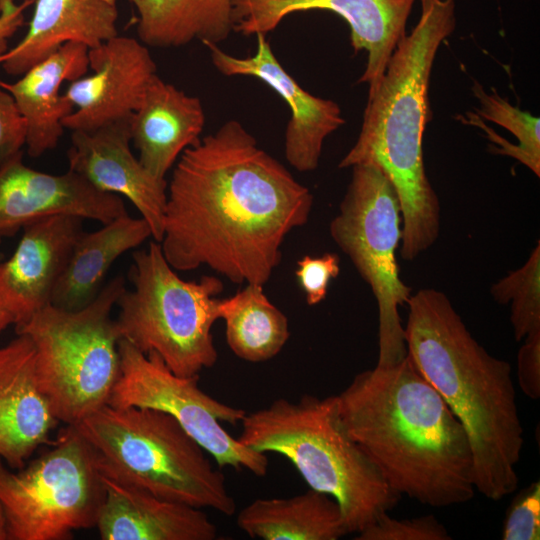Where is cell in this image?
<instances>
[{
    "label": "cell",
    "instance_id": "ac0fdd59",
    "mask_svg": "<svg viewBox=\"0 0 540 540\" xmlns=\"http://www.w3.org/2000/svg\"><path fill=\"white\" fill-rule=\"evenodd\" d=\"M58 422L38 383L34 344L17 334L0 347V458L22 468Z\"/></svg>",
    "mask_w": 540,
    "mask_h": 540
},
{
    "label": "cell",
    "instance_id": "83f0119b",
    "mask_svg": "<svg viewBox=\"0 0 540 540\" xmlns=\"http://www.w3.org/2000/svg\"><path fill=\"white\" fill-rule=\"evenodd\" d=\"M491 296L498 304L510 306V322L516 341L540 330V243L526 262L494 283Z\"/></svg>",
    "mask_w": 540,
    "mask_h": 540
},
{
    "label": "cell",
    "instance_id": "7402d4cb",
    "mask_svg": "<svg viewBox=\"0 0 540 540\" xmlns=\"http://www.w3.org/2000/svg\"><path fill=\"white\" fill-rule=\"evenodd\" d=\"M89 48L68 42L47 56L14 83H0L14 98L26 122L27 153L38 158L53 150L63 135V120L74 110L60 88L88 72Z\"/></svg>",
    "mask_w": 540,
    "mask_h": 540
},
{
    "label": "cell",
    "instance_id": "4dcf8cb0",
    "mask_svg": "<svg viewBox=\"0 0 540 540\" xmlns=\"http://www.w3.org/2000/svg\"><path fill=\"white\" fill-rule=\"evenodd\" d=\"M295 275L305 293L306 302L313 306L323 301L332 279L340 273V258L336 253L313 257L305 255L297 262Z\"/></svg>",
    "mask_w": 540,
    "mask_h": 540
},
{
    "label": "cell",
    "instance_id": "30bf717a",
    "mask_svg": "<svg viewBox=\"0 0 540 540\" xmlns=\"http://www.w3.org/2000/svg\"><path fill=\"white\" fill-rule=\"evenodd\" d=\"M330 235L370 286L378 308L377 366H389L407 355L399 308L412 289L399 273L396 250L402 239V214L394 186L377 166L358 164Z\"/></svg>",
    "mask_w": 540,
    "mask_h": 540
},
{
    "label": "cell",
    "instance_id": "4fadbf2b",
    "mask_svg": "<svg viewBox=\"0 0 540 540\" xmlns=\"http://www.w3.org/2000/svg\"><path fill=\"white\" fill-rule=\"evenodd\" d=\"M88 59L92 73L69 82L63 93L74 107L63 120L71 132L129 120L157 75L148 46L134 37L118 34L89 49Z\"/></svg>",
    "mask_w": 540,
    "mask_h": 540
},
{
    "label": "cell",
    "instance_id": "603a6c76",
    "mask_svg": "<svg viewBox=\"0 0 540 540\" xmlns=\"http://www.w3.org/2000/svg\"><path fill=\"white\" fill-rule=\"evenodd\" d=\"M149 237L152 233L146 220L128 213L96 231H84L53 289L50 304L65 310H79L88 305L102 289L114 261Z\"/></svg>",
    "mask_w": 540,
    "mask_h": 540
},
{
    "label": "cell",
    "instance_id": "836d02e7",
    "mask_svg": "<svg viewBox=\"0 0 540 540\" xmlns=\"http://www.w3.org/2000/svg\"><path fill=\"white\" fill-rule=\"evenodd\" d=\"M35 0H0V58L9 50V39L24 24V11Z\"/></svg>",
    "mask_w": 540,
    "mask_h": 540
},
{
    "label": "cell",
    "instance_id": "3957f363",
    "mask_svg": "<svg viewBox=\"0 0 540 540\" xmlns=\"http://www.w3.org/2000/svg\"><path fill=\"white\" fill-rule=\"evenodd\" d=\"M406 304L407 355L463 426L476 491L499 501L518 487L524 444L510 364L477 342L442 291L422 288Z\"/></svg>",
    "mask_w": 540,
    "mask_h": 540
},
{
    "label": "cell",
    "instance_id": "e575fe53",
    "mask_svg": "<svg viewBox=\"0 0 540 540\" xmlns=\"http://www.w3.org/2000/svg\"><path fill=\"white\" fill-rule=\"evenodd\" d=\"M14 317L5 305L0 295V335L10 325L14 324Z\"/></svg>",
    "mask_w": 540,
    "mask_h": 540
},
{
    "label": "cell",
    "instance_id": "52a82bcc",
    "mask_svg": "<svg viewBox=\"0 0 540 540\" xmlns=\"http://www.w3.org/2000/svg\"><path fill=\"white\" fill-rule=\"evenodd\" d=\"M125 289L124 278L114 277L79 310L49 304L15 326L34 344L38 383L59 422L76 425L109 404L120 376L112 309Z\"/></svg>",
    "mask_w": 540,
    "mask_h": 540
},
{
    "label": "cell",
    "instance_id": "cb8c5ba5",
    "mask_svg": "<svg viewBox=\"0 0 540 540\" xmlns=\"http://www.w3.org/2000/svg\"><path fill=\"white\" fill-rule=\"evenodd\" d=\"M236 523L262 540H337L349 534L337 501L311 488L289 498L256 499L240 510Z\"/></svg>",
    "mask_w": 540,
    "mask_h": 540
},
{
    "label": "cell",
    "instance_id": "8d00e7d4",
    "mask_svg": "<svg viewBox=\"0 0 540 540\" xmlns=\"http://www.w3.org/2000/svg\"><path fill=\"white\" fill-rule=\"evenodd\" d=\"M5 258L4 254L0 252V262Z\"/></svg>",
    "mask_w": 540,
    "mask_h": 540
},
{
    "label": "cell",
    "instance_id": "e0dca14e",
    "mask_svg": "<svg viewBox=\"0 0 540 540\" xmlns=\"http://www.w3.org/2000/svg\"><path fill=\"white\" fill-rule=\"evenodd\" d=\"M83 220L53 213L31 221L23 227L13 254L0 262V295L15 326L50 304L53 289L84 232Z\"/></svg>",
    "mask_w": 540,
    "mask_h": 540
},
{
    "label": "cell",
    "instance_id": "277c9868",
    "mask_svg": "<svg viewBox=\"0 0 540 540\" xmlns=\"http://www.w3.org/2000/svg\"><path fill=\"white\" fill-rule=\"evenodd\" d=\"M419 2V20L368 95L358 138L339 163L340 168L375 165L388 177L400 202V254L406 261L428 250L440 233V202L426 174L423 139L435 57L456 28V0Z\"/></svg>",
    "mask_w": 540,
    "mask_h": 540
},
{
    "label": "cell",
    "instance_id": "8992f818",
    "mask_svg": "<svg viewBox=\"0 0 540 540\" xmlns=\"http://www.w3.org/2000/svg\"><path fill=\"white\" fill-rule=\"evenodd\" d=\"M73 426L118 478L167 501L234 514L224 474L168 413L108 404Z\"/></svg>",
    "mask_w": 540,
    "mask_h": 540
},
{
    "label": "cell",
    "instance_id": "f546056e",
    "mask_svg": "<svg viewBox=\"0 0 540 540\" xmlns=\"http://www.w3.org/2000/svg\"><path fill=\"white\" fill-rule=\"evenodd\" d=\"M502 539H540L539 480L522 489L512 500L503 522Z\"/></svg>",
    "mask_w": 540,
    "mask_h": 540
},
{
    "label": "cell",
    "instance_id": "d590c367",
    "mask_svg": "<svg viewBox=\"0 0 540 540\" xmlns=\"http://www.w3.org/2000/svg\"><path fill=\"white\" fill-rule=\"evenodd\" d=\"M0 540H8L7 522L3 506L0 502Z\"/></svg>",
    "mask_w": 540,
    "mask_h": 540
},
{
    "label": "cell",
    "instance_id": "484cf974",
    "mask_svg": "<svg viewBox=\"0 0 540 540\" xmlns=\"http://www.w3.org/2000/svg\"><path fill=\"white\" fill-rule=\"evenodd\" d=\"M218 314L225 321L229 348L244 361L272 359L290 336L287 317L270 302L260 284L247 283L233 296L220 299Z\"/></svg>",
    "mask_w": 540,
    "mask_h": 540
},
{
    "label": "cell",
    "instance_id": "6da1fadb",
    "mask_svg": "<svg viewBox=\"0 0 540 540\" xmlns=\"http://www.w3.org/2000/svg\"><path fill=\"white\" fill-rule=\"evenodd\" d=\"M312 207L310 190L229 120L180 155L159 243L175 270L207 266L233 283L264 285Z\"/></svg>",
    "mask_w": 540,
    "mask_h": 540
},
{
    "label": "cell",
    "instance_id": "d6a6232c",
    "mask_svg": "<svg viewBox=\"0 0 540 540\" xmlns=\"http://www.w3.org/2000/svg\"><path fill=\"white\" fill-rule=\"evenodd\" d=\"M517 354V379L529 398L540 397V330L527 335Z\"/></svg>",
    "mask_w": 540,
    "mask_h": 540
},
{
    "label": "cell",
    "instance_id": "d6986e66",
    "mask_svg": "<svg viewBox=\"0 0 540 540\" xmlns=\"http://www.w3.org/2000/svg\"><path fill=\"white\" fill-rule=\"evenodd\" d=\"M105 499L96 523L102 540H214L202 509L161 499L103 468Z\"/></svg>",
    "mask_w": 540,
    "mask_h": 540
},
{
    "label": "cell",
    "instance_id": "ba28073f",
    "mask_svg": "<svg viewBox=\"0 0 540 540\" xmlns=\"http://www.w3.org/2000/svg\"><path fill=\"white\" fill-rule=\"evenodd\" d=\"M132 290L116 305L121 339L147 354L156 352L176 375H199L215 365L212 326L219 319L216 298L223 283L214 276L185 281L167 262L159 242L133 253Z\"/></svg>",
    "mask_w": 540,
    "mask_h": 540
},
{
    "label": "cell",
    "instance_id": "1f68e13d",
    "mask_svg": "<svg viewBox=\"0 0 540 540\" xmlns=\"http://www.w3.org/2000/svg\"><path fill=\"white\" fill-rule=\"evenodd\" d=\"M26 122L13 96L0 86V163L22 151Z\"/></svg>",
    "mask_w": 540,
    "mask_h": 540
},
{
    "label": "cell",
    "instance_id": "9a60e30c",
    "mask_svg": "<svg viewBox=\"0 0 540 540\" xmlns=\"http://www.w3.org/2000/svg\"><path fill=\"white\" fill-rule=\"evenodd\" d=\"M253 56L236 57L217 44L206 45L214 67L225 76L255 77L272 88L290 108L285 128L284 154L287 162L300 172L315 170L326 138L345 120L339 105L304 90L275 57L265 35L258 34Z\"/></svg>",
    "mask_w": 540,
    "mask_h": 540
},
{
    "label": "cell",
    "instance_id": "5b68a950",
    "mask_svg": "<svg viewBox=\"0 0 540 540\" xmlns=\"http://www.w3.org/2000/svg\"><path fill=\"white\" fill-rule=\"evenodd\" d=\"M240 423V442L284 456L309 488L337 501L348 533L368 527L401 498L349 435L336 395L306 394L297 402L279 398L246 413Z\"/></svg>",
    "mask_w": 540,
    "mask_h": 540
},
{
    "label": "cell",
    "instance_id": "4316f807",
    "mask_svg": "<svg viewBox=\"0 0 540 540\" xmlns=\"http://www.w3.org/2000/svg\"><path fill=\"white\" fill-rule=\"evenodd\" d=\"M474 96L479 107L476 114L511 132L518 144L505 141L498 151L499 155L512 157L526 166L534 175L540 176V119L527 111L513 106L497 92L488 94L483 86L474 82Z\"/></svg>",
    "mask_w": 540,
    "mask_h": 540
},
{
    "label": "cell",
    "instance_id": "7c38bea8",
    "mask_svg": "<svg viewBox=\"0 0 540 540\" xmlns=\"http://www.w3.org/2000/svg\"><path fill=\"white\" fill-rule=\"evenodd\" d=\"M416 0H234V31L258 35L274 30L288 15L326 10L342 17L350 28L351 46L364 50L367 62L359 82L368 95L378 87Z\"/></svg>",
    "mask_w": 540,
    "mask_h": 540
},
{
    "label": "cell",
    "instance_id": "5bb4252c",
    "mask_svg": "<svg viewBox=\"0 0 540 540\" xmlns=\"http://www.w3.org/2000/svg\"><path fill=\"white\" fill-rule=\"evenodd\" d=\"M53 213L105 224L128 212L120 196L99 191L71 170L51 174L27 166L23 151L0 163V243Z\"/></svg>",
    "mask_w": 540,
    "mask_h": 540
},
{
    "label": "cell",
    "instance_id": "7a4b0ae2",
    "mask_svg": "<svg viewBox=\"0 0 540 540\" xmlns=\"http://www.w3.org/2000/svg\"><path fill=\"white\" fill-rule=\"evenodd\" d=\"M336 397L349 435L399 496L436 508L474 497L467 434L408 355L357 374Z\"/></svg>",
    "mask_w": 540,
    "mask_h": 540
},
{
    "label": "cell",
    "instance_id": "f1b7e54d",
    "mask_svg": "<svg viewBox=\"0 0 540 540\" xmlns=\"http://www.w3.org/2000/svg\"><path fill=\"white\" fill-rule=\"evenodd\" d=\"M356 540H450L447 529L433 515L396 519L388 513L357 533Z\"/></svg>",
    "mask_w": 540,
    "mask_h": 540
},
{
    "label": "cell",
    "instance_id": "d4e9b609",
    "mask_svg": "<svg viewBox=\"0 0 540 540\" xmlns=\"http://www.w3.org/2000/svg\"><path fill=\"white\" fill-rule=\"evenodd\" d=\"M137 13L138 39L148 47L177 48L194 40L219 44L234 31V0H128Z\"/></svg>",
    "mask_w": 540,
    "mask_h": 540
},
{
    "label": "cell",
    "instance_id": "2e32d148",
    "mask_svg": "<svg viewBox=\"0 0 540 540\" xmlns=\"http://www.w3.org/2000/svg\"><path fill=\"white\" fill-rule=\"evenodd\" d=\"M129 120L90 132L72 131L68 170L99 191L127 198L149 224L152 237L160 242L168 183L151 175L133 155Z\"/></svg>",
    "mask_w": 540,
    "mask_h": 540
},
{
    "label": "cell",
    "instance_id": "44dd1931",
    "mask_svg": "<svg viewBox=\"0 0 540 540\" xmlns=\"http://www.w3.org/2000/svg\"><path fill=\"white\" fill-rule=\"evenodd\" d=\"M205 120L198 97L157 74L129 120L139 161L155 178L165 180L183 151L201 139Z\"/></svg>",
    "mask_w": 540,
    "mask_h": 540
},
{
    "label": "cell",
    "instance_id": "ffe728a7",
    "mask_svg": "<svg viewBox=\"0 0 540 540\" xmlns=\"http://www.w3.org/2000/svg\"><path fill=\"white\" fill-rule=\"evenodd\" d=\"M118 0H35L24 37L1 58L6 74L21 76L68 42L89 49L118 35Z\"/></svg>",
    "mask_w": 540,
    "mask_h": 540
},
{
    "label": "cell",
    "instance_id": "9c48e42d",
    "mask_svg": "<svg viewBox=\"0 0 540 540\" xmlns=\"http://www.w3.org/2000/svg\"><path fill=\"white\" fill-rule=\"evenodd\" d=\"M105 499L99 456L73 425L51 449L12 471L0 458L8 540H67L96 526Z\"/></svg>",
    "mask_w": 540,
    "mask_h": 540
},
{
    "label": "cell",
    "instance_id": "8fae6325",
    "mask_svg": "<svg viewBox=\"0 0 540 540\" xmlns=\"http://www.w3.org/2000/svg\"><path fill=\"white\" fill-rule=\"evenodd\" d=\"M120 376L109 405L143 407L171 415L216 461L219 467L247 469L264 476L269 460L232 437L222 422L236 425L245 410L227 405L199 387V375L173 373L156 352L144 354L124 339L119 341Z\"/></svg>",
    "mask_w": 540,
    "mask_h": 540
}]
</instances>
